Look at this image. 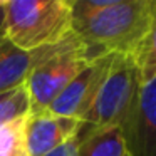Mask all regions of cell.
<instances>
[{"mask_svg":"<svg viewBox=\"0 0 156 156\" xmlns=\"http://www.w3.org/2000/svg\"><path fill=\"white\" fill-rule=\"evenodd\" d=\"M76 156H131L119 126H96L82 122Z\"/></svg>","mask_w":156,"mask_h":156,"instance_id":"cell-9","label":"cell"},{"mask_svg":"<svg viewBox=\"0 0 156 156\" xmlns=\"http://www.w3.org/2000/svg\"><path fill=\"white\" fill-rule=\"evenodd\" d=\"M119 128L131 156H156V76L138 87Z\"/></svg>","mask_w":156,"mask_h":156,"instance_id":"cell-5","label":"cell"},{"mask_svg":"<svg viewBox=\"0 0 156 156\" xmlns=\"http://www.w3.org/2000/svg\"><path fill=\"white\" fill-rule=\"evenodd\" d=\"M82 122L49 111L32 112L24 119L27 156H45L77 134Z\"/></svg>","mask_w":156,"mask_h":156,"instance_id":"cell-7","label":"cell"},{"mask_svg":"<svg viewBox=\"0 0 156 156\" xmlns=\"http://www.w3.org/2000/svg\"><path fill=\"white\" fill-rule=\"evenodd\" d=\"M71 41L72 34L59 44L34 49V51H24L14 45L7 37H0V92L10 91L25 84L29 74L34 71L35 66L62 51Z\"/></svg>","mask_w":156,"mask_h":156,"instance_id":"cell-8","label":"cell"},{"mask_svg":"<svg viewBox=\"0 0 156 156\" xmlns=\"http://www.w3.org/2000/svg\"><path fill=\"white\" fill-rule=\"evenodd\" d=\"M71 34V0H7L5 37L19 49L54 45Z\"/></svg>","mask_w":156,"mask_h":156,"instance_id":"cell-2","label":"cell"},{"mask_svg":"<svg viewBox=\"0 0 156 156\" xmlns=\"http://www.w3.org/2000/svg\"><path fill=\"white\" fill-rule=\"evenodd\" d=\"M148 9H149V15L153 19V24L156 22V0H148Z\"/></svg>","mask_w":156,"mask_h":156,"instance_id":"cell-15","label":"cell"},{"mask_svg":"<svg viewBox=\"0 0 156 156\" xmlns=\"http://www.w3.org/2000/svg\"><path fill=\"white\" fill-rule=\"evenodd\" d=\"M72 35L87 62L109 54H131L153 27L148 0H116L101 12L71 5Z\"/></svg>","mask_w":156,"mask_h":156,"instance_id":"cell-1","label":"cell"},{"mask_svg":"<svg viewBox=\"0 0 156 156\" xmlns=\"http://www.w3.org/2000/svg\"><path fill=\"white\" fill-rule=\"evenodd\" d=\"M114 54L91 61L74 79L71 84L51 102L49 112L57 116H66L81 121L82 116L91 109L109 69H111Z\"/></svg>","mask_w":156,"mask_h":156,"instance_id":"cell-6","label":"cell"},{"mask_svg":"<svg viewBox=\"0 0 156 156\" xmlns=\"http://www.w3.org/2000/svg\"><path fill=\"white\" fill-rule=\"evenodd\" d=\"M5 5H7V0L0 4V37H5Z\"/></svg>","mask_w":156,"mask_h":156,"instance_id":"cell-14","label":"cell"},{"mask_svg":"<svg viewBox=\"0 0 156 156\" xmlns=\"http://www.w3.org/2000/svg\"><path fill=\"white\" fill-rule=\"evenodd\" d=\"M129 55L138 69L139 86L149 82L156 76V22Z\"/></svg>","mask_w":156,"mask_h":156,"instance_id":"cell-10","label":"cell"},{"mask_svg":"<svg viewBox=\"0 0 156 156\" xmlns=\"http://www.w3.org/2000/svg\"><path fill=\"white\" fill-rule=\"evenodd\" d=\"M0 4H4V0H0Z\"/></svg>","mask_w":156,"mask_h":156,"instance_id":"cell-16","label":"cell"},{"mask_svg":"<svg viewBox=\"0 0 156 156\" xmlns=\"http://www.w3.org/2000/svg\"><path fill=\"white\" fill-rule=\"evenodd\" d=\"M139 87V76L129 54H114L111 69L81 122L102 128L119 126Z\"/></svg>","mask_w":156,"mask_h":156,"instance_id":"cell-3","label":"cell"},{"mask_svg":"<svg viewBox=\"0 0 156 156\" xmlns=\"http://www.w3.org/2000/svg\"><path fill=\"white\" fill-rule=\"evenodd\" d=\"M87 64L77 39L72 35V41L62 51L35 66L25 81L30 98V114L47 111L51 102Z\"/></svg>","mask_w":156,"mask_h":156,"instance_id":"cell-4","label":"cell"},{"mask_svg":"<svg viewBox=\"0 0 156 156\" xmlns=\"http://www.w3.org/2000/svg\"><path fill=\"white\" fill-rule=\"evenodd\" d=\"M24 119H15L0 126V156H27Z\"/></svg>","mask_w":156,"mask_h":156,"instance_id":"cell-12","label":"cell"},{"mask_svg":"<svg viewBox=\"0 0 156 156\" xmlns=\"http://www.w3.org/2000/svg\"><path fill=\"white\" fill-rule=\"evenodd\" d=\"M81 126H82V124H81ZM79 139H81V128H79L77 134H76L72 139H69V141L66 143V144L59 146L57 149H54V151H51L49 154H45V156H76V154H77Z\"/></svg>","mask_w":156,"mask_h":156,"instance_id":"cell-13","label":"cell"},{"mask_svg":"<svg viewBox=\"0 0 156 156\" xmlns=\"http://www.w3.org/2000/svg\"><path fill=\"white\" fill-rule=\"evenodd\" d=\"M30 114V98L25 84L0 92V126Z\"/></svg>","mask_w":156,"mask_h":156,"instance_id":"cell-11","label":"cell"}]
</instances>
